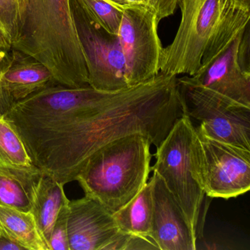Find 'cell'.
Listing matches in <instances>:
<instances>
[{
	"mask_svg": "<svg viewBox=\"0 0 250 250\" xmlns=\"http://www.w3.org/2000/svg\"><path fill=\"white\" fill-rule=\"evenodd\" d=\"M13 49L42 62L58 84L89 86L71 0H19L18 28Z\"/></svg>",
	"mask_w": 250,
	"mask_h": 250,
	"instance_id": "cell-1",
	"label": "cell"
},
{
	"mask_svg": "<svg viewBox=\"0 0 250 250\" xmlns=\"http://www.w3.org/2000/svg\"><path fill=\"white\" fill-rule=\"evenodd\" d=\"M181 21L163 48L160 72L193 76L250 25V8L238 0H179Z\"/></svg>",
	"mask_w": 250,
	"mask_h": 250,
	"instance_id": "cell-2",
	"label": "cell"
},
{
	"mask_svg": "<svg viewBox=\"0 0 250 250\" xmlns=\"http://www.w3.org/2000/svg\"><path fill=\"white\" fill-rule=\"evenodd\" d=\"M151 145L146 136L139 133L116 139L90 158L75 181L85 196L113 214L147 183Z\"/></svg>",
	"mask_w": 250,
	"mask_h": 250,
	"instance_id": "cell-3",
	"label": "cell"
},
{
	"mask_svg": "<svg viewBox=\"0 0 250 250\" xmlns=\"http://www.w3.org/2000/svg\"><path fill=\"white\" fill-rule=\"evenodd\" d=\"M195 136L191 118L184 114L156 147V161L152 169L163 180L197 239L206 195L194 173L192 150Z\"/></svg>",
	"mask_w": 250,
	"mask_h": 250,
	"instance_id": "cell-4",
	"label": "cell"
},
{
	"mask_svg": "<svg viewBox=\"0 0 250 250\" xmlns=\"http://www.w3.org/2000/svg\"><path fill=\"white\" fill-rule=\"evenodd\" d=\"M196 181L207 197L228 200L250 189V150L214 140L196 128Z\"/></svg>",
	"mask_w": 250,
	"mask_h": 250,
	"instance_id": "cell-5",
	"label": "cell"
},
{
	"mask_svg": "<svg viewBox=\"0 0 250 250\" xmlns=\"http://www.w3.org/2000/svg\"><path fill=\"white\" fill-rule=\"evenodd\" d=\"M184 114L200 121L197 129L214 140L250 150V108L232 104L193 84L187 75L178 78Z\"/></svg>",
	"mask_w": 250,
	"mask_h": 250,
	"instance_id": "cell-6",
	"label": "cell"
},
{
	"mask_svg": "<svg viewBox=\"0 0 250 250\" xmlns=\"http://www.w3.org/2000/svg\"><path fill=\"white\" fill-rule=\"evenodd\" d=\"M71 10L84 52L90 87L102 91H118L128 87L125 61L118 36L96 22L77 0Z\"/></svg>",
	"mask_w": 250,
	"mask_h": 250,
	"instance_id": "cell-7",
	"label": "cell"
},
{
	"mask_svg": "<svg viewBox=\"0 0 250 250\" xmlns=\"http://www.w3.org/2000/svg\"><path fill=\"white\" fill-rule=\"evenodd\" d=\"M69 250H147L148 238L122 232L113 214L99 202L84 196L68 203Z\"/></svg>",
	"mask_w": 250,
	"mask_h": 250,
	"instance_id": "cell-8",
	"label": "cell"
},
{
	"mask_svg": "<svg viewBox=\"0 0 250 250\" xmlns=\"http://www.w3.org/2000/svg\"><path fill=\"white\" fill-rule=\"evenodd\" d=\"M159 24L154 12L147 7L123 10L118 36L128 87L144 83L160 72L163 46L158 33Z\"/></svg>",
	"mask_w": 250,
	"mask_h": 250,
	"instance_id": "cell-9",
	"label": "cell"
},
{
	"mask_svg": "<svg viewBox=\"0 0 250 250\" xmlns=\"http://www.w3.org/2000/svg\"><path fill=\"white\" fill-rule=\"evenodd\" d=\"M244 31L207 65L194 75L187 76L193 84L219 99L250 108V71L243 68L238 59V48Z\"/></svg>",
	"mask_w": 250,
	"mask_h": 250,
	"instance_id": "cell-10",
	"label": "cell"
},
{
	"mask_svg": "<svg viewBox=\"0 0 250 250\" xmlns=\"http://www.w3.org/2000/svg\"><path fill=\"white\" fill-rule=\"evenodd\" d=\"M151 179L153 210L150 239L158 250H195L197 239L182 209L156 172Z\"/></svg>",
	"mask_w": 250,
	"mask_h": 250,
	"instance_id": "cell-11",
	"label": "cell"
},
{
	"mask_svg": "<svg viewBox=\"0 0 250 250\" xmlns=\"http://www.w3.org/2000/svg\"><path fill=\"white\" fill-rule=\"evenodd\" d=\"M55 84L58 83L44 65L14 49L0 71V87L8 109L13 104Z\"/></svg>",
	"mask_w": 250,
	"mask_h": 250,
	"instance_id": "cell-12",
	"label": "cell"
},
{
	"mask_svg": "<svg viewBox=\"0 0 250 250\" xmlns=\"http://www.w3.org/2000/svg\"><path fill=\"white\" fill-rule=\"evenodd\" d=\"M43 174L36 166L0 165V205L31 212L36 187Z\"/></svg>",
	"mask_w": 250,
	"mask_h": 250,
	"instance_id": "cell-13",
	"label": "cell"
},
{
	"mask_svg": "<svg viewBox=\"0 0 250 250\" xmlns=\"http://www.w3.org/2000/svg\"><path fill=\"white\" fill-rule=\"evenodd\" d=\"M0 234L23 250H50L30 211L0 205Z\"/></svg>",
	"mask_w": 250,
	"mask_h": 250,
	"instance_id": "cell-14",
	"label": "cell"
},
{
	"mask_svg": "<svg viewBox=\"0 0 250 250\" xmlns=\"http://www.w3.org/2000/svg\"><path fill=\"white\" fill-rule=\"evenodd\" d=\"M64 186L43 174L36 187L31 212L48 245L60 210L68 200Z\"/></svg>",
	"mask_w": 250,
	"mask_h": 250,
	"instance_id": "cell-15",
	"label": "cell"
},
{
	"mask_svg": "<svg viewBox=\"0 0 250 250\" xmlns=\"http://www.w3.org/2000/svg\"><path fill=\"white\" fill-rule=\"evenodd\" d=\"M153 210V181L150 178L134 198L113 213V217L122 232L150 238Z\"/></svg>",
	"mask_w": 250,
	"mask_h": 250,
	"instance_id": "cell-16",
	"label": "cell"
},
{
	"mask_svg": "<svg viewBox=\"0 0 250 250\" xmlns=\"http://www.w3.org/2000/svg\"><path fill=\"white\" fill-rule=\"evenodd\" d=\"M0 165L18 167H34L18 133L0 116Z\"/></svg>",
	"mask_w": 250,
	"mask_h": 250,
	"instance_id": "cell-17",
	"label": "cell"
},
{
	"mask_svg": "<svg viewBox=\"0 0 250 250\" xmlns=\"http://www.w3.org/2000/svg\"><path fill=\"white\" fill-rule=\"evenodd\" d=\"M19 0H0V71L11 58L18 28Z\"/></svg>",
	"mask_w": 250,
	"mask_h": 250,
	"instance_id": "cell-18",
	"label": "cell"
},
{
	"mask_svg": "<svg viewBox=\"0 0 250 250\" xmlns=\"http://www.w3.org/2000/svg\"><path fill=\"white\" fill-rule=\"evenodd\" d=\"M87 14L111 34L118 36L122 21L123 10L106 0H77Z\"/></svg>",
	"mask_w": 250,
	"mask_h": 250,
	"instance_id": "cell-19",
	"label": "cell"
},
{
	"mask_svg": "<svg viewBox=\"0 0 250 250\" xmlns=\"http://www.w3.org/2000/svg\"><path fill=\"white\" fill-rule=\"evenodd\" d=\"M69 200L68 199V200L62 205L58 213L49 239V246L50 250H69L67 229Z\"/></svg>",
	"mask_w": 250,
	"mask_h": 250,
	"instance_id": "cell-20",
	"label": "cell"
},
{
	"mask_svg": "<svg viewBox=\"0 0 250 250\" xmlns=\"http://www.w3.org/2000/svg\"><path fill=\"white\" fill-rule=\"evenodd\" d=\"M147 8L154 12L159 22L175 14L179 0H144Z\"/></svg>",
	"mask_w": 250,
	"mask_h": 250,
	"instance_id": "cell-21",
	"label": "cell"
},
{
	"mask_svg": "<svg viewBox=\"0 0 250 250\" xmlns=\"http://www.w3.org/2000/svg\"><path fill=\"white\" fill-rule=\"evenodd\" d=\"M106 1L121 10L132 8V7L146 6L144 0H106Z\"/></svg>",
	"mask_w": 250,
	"mask_h": 250,
	"instance_id": "cell-22",
	"label": "cell"
},
{
	"mask_svg": "<svg viewBox=\"0 0 250 250\" xmlns=\"http://www.w3.org/2000/svg\"><path fill=\"white\" fill-rule=\"evenodd\" d=\"M0 250H24L20 246L13 243L12 241L0 235Z\"/></svg>",
	"mask_w": 250,
	"mask_h": 250,
	"instance_id": "cell-23",
	"label": "cell"
},
{
	"mask_svg": "<svg viewBox=\"0 0 250 250\" xmlns=\"http://www.w3.org/2000/svg\"><path fill=\"white\" fill-rule=\"evenodd\" d=\"M7 110H8V107L5 104L2 90H1V87H0V116H2L7 112Z\"/></svg>",
	"mask_w": 250,
	"mask_h": 250,
	"instance_id": "cell-24",
	"label": "cell"
},
{
	"mask_svg": "<svg viewBox=\"0 0 250 250\" xmlns=\"http://www.w3.org/2000/svg\"><path fill=\"white\" fill-rule=\"evenodd\" d=\"M241 4L245 5V6L250 8V0H238Z\"/></svg>",
	"mask_w": 250,
	"mask_h": 250,
	"instance_id": "cell-25",
	"label": "cell"
},
{
	"mask_svg": "<svg viewBox=\"0 0 250 250\" xmlns=\"http://www.w3.org/2000/svg\"><path fill=\"white\" fill-rule=\"evenodd\" d=\"M0 235H1V234H0Z\"/></svg>",
	"mask_w": 250,
	"mask_h": 250,
	"instance_id": "cell-26",
	"label": "cell"
}]
</instances>
